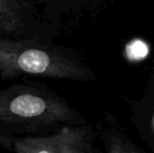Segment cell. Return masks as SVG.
<instances>
[{
  "label": "cell",
  "instance_id": "obj_4",
  "mask_svg": "<svg viewBox=\"0 0 154 153\" xmlns=\"http://www.w3.org/2000/svg\"><path fill=\"white\" fill-rule=\"evenodd\" d=\"M148 46L145 42L140 40H134L132 42H130L129 44L126 47V54H127V57L130 60H140L144 59L145 57L148 54Z\"/></svg>",
  "mask_w": 154,
  "mask_h": 153
},
{
  "label": "cell",
  "instance_id": "obj_3",
  "mask_svg": "<svg viewBox=\"0 0 154 153\" xmlns=\"http://www.w3.org/2000/svg\"><path fill=\"white\" fill-rule=\"evenodd\" d=\"M107 151L110 153H133L138 152L140 149L136 148L132 143H130L128 139H126L123 136L119 135H110L107 139Z\"/></svg>",
  "mask_w": 154,
  "mask_h": 153
},
{
  "label": "cell",
  "instance_id": "obj_1",
  "mask_svg": "<svg viewBox=\"0 0 154 153\" xmlns=\"http://www.w3.org/2000/svg\"><path fill=\"white\" fill-rule=\"evenodd\" d=\"M0 68L48 77L81 79L85 72L79 65L59 55H51L39 48L10 47L0 42Z\"/></svg>",
  "mask_w": 154,
  "mask_h": 153
},
{
  "label": "cell",
  "instance_id": "obj_5",
  "mask_svg": "<svg viewBox=\"0 0 154 153\" xmlns=\"http://www.w3.org/2000/svg\"><path fill=\"white\" fill-rule=\"evenodd\" d=\"M152 125H153V130H154V115H153V120H152Z\"/></svg>",
  "mask_w": 154,
  "mask_h": 153
},
{
  "label": "cell",
  "instance_id": "obj_2",
  "mask_svg": "<svg viewBox=\"0 0 154 153\" xmlns=\"http://www.w3.org/2000/svg\"><path fill=\"white\" fill-rule=\"evenodd\" d=\"M3 118L11 120H47L65 121L71 116L67 105L51 98L44 99L35 93H21L15 96L2 108Z\"/></svg>",
  "mask_w": 154,
  "mask_h": 153
}]
</instances>
